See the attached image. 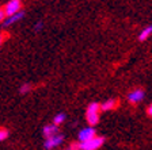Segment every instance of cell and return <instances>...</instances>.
<instances>
[{
	"mask_svg": "<svg viewBox=\"0 0 152 150\" xmlns=\"http://www.w3.org/2000/svg\"><path fill=\"white\" fill-rule=\"evenodd\" d=\"M95 137H96V133H95L94 127H83L79 131V134H77V139H79L80 143L90 141V139H92Z\"/></svg>",
	"mask_w": 152,
	"mask_h": 150,
	"instance_id": "obj_4",
	"label": "cell"
},
{
	"mask_svg": "<svg viewBox=\"0 0 152 150\" xmlns=\"http://www.w3.org/2000/svg\"><path fill=\"white\" fill-rule=\"evenodd\" d=\"M42 28H44V22H42V20H39V22L35 23V26H34V30H35V31H41Z\"/></svg>",
	"mask_w": 152,
	"mask_h": 150,
	"instance_id": "obj_14",
	"label": "cell"
},
{
	"mask_svg": "<svg viewBox=\"0 0 152 150\" xmlns=\"http://www.w3.org/2000/svg\"><path fill=\"white\" fill-rule=\"evenodd\" d=\"M144 99V91L140 89V88H136V89H133L128 93V100H129L132 104H137L140 103L141 100Z\"/></svg>",
	"mask_w": 152,
	"mask_h": 150,
	"instance_id": "obj_6",
	"label": "cell"
},
{
	"mask_svg": "<svg viewBox=\"0 0 152 150\" xmlns=\"http://www.w3.org/2000/svg\"><path fill=\"white\" fill-rule=\"evenodd\" d=\"M42 134H44V137L46 138H52V137H54V135H57L58 134V127H57L56 125H46L44 128H42Z\"/></svg>",
	"mask_w": 152,
	"mask_h": 150,
	"instance_id": "obj_7",
	"label": "cell"
},
{
	"mask_svg": "<svg viewBox=\"0 0 152 150\" xmlns=\"http://www.w3.org/2000/svg\"><path fill=\"white\" fill-rule=\"evenodd\" d=\"M4 39H6V34H1V33H0V46L3 45Z\"/></svg>",
	"mask_w": 152,
	"mask_h": 150,
	"instance_id": "obj_16",
	"label": "cell"
},
{
	"mask_svg": "<svg viewBox=\"0 0 152 150\" xmlns=\"http://www.w3.org/2000/svg\"><path fill=\"white\" fill-rule=\"evenodd\" d=\"M101 104L98 103H91L87 107V111H86V119H87V123L91 126L98 125L99 122V112H101Z\"/></svg>",
	"mask_w": 152,
	"mask_h": 150,
	"instance_id": "obj_1",
	"label": "cell"
},
{
	"mask_svg": "<svg viewBox=\"0 0 152 150\" xmlns=\"http://www.w3.org/2000/svg\"><path fill=\"white\" fill-rule=\"evenodd\" d=\"M152 35V26H147V27H144L140 31V34H139V41H141V42H144V41H147L149 37Z\"/></svg>",
	"mask_w": 152,
	"mask_h": 150,
	"instance_id": "obj_10",
	"label": "cell"
},
{
	"mask_svg": "<svg viewBox=\"0 0 152 150\" xmlns=\"http://www.w3.org/2000/svg\"><path fill=\"white\" fill-rule=\"evenodd\" d=\"M117 106H118L117 100L115 99H109V100H106V101H103V103L101 104V109L102 111H110V109H114Z\"/></svg>",
	"mask_w": 152,
	"mask_h": 150,
	"instance_id": "obj_9",
	"label": "cell"
},
{
	"mask_svg": "<svg viewBox=\"0 0 152 150\" xmlns=\"http://www.w3.org/2000/svg\"><path fill=\"white\" fill-rule=\"evenodd\" d=\"M103 143H104V138L96 135V137L92 138V139H90V141L79 143L77 147H79V150H98L103 146Z\"/></svg>",
	"mask_w": 152,
	"mask_h": 150,
	"instance_id": "obj_2",
	"label": "cell"
},
{
	"mask_svg": "<svg viewBox=\"0 0 152 150\" xmlns=\"http://www.w3.org/2000/svg\"><path fill=\"white\" fill-rule=\"evenodd\" d=\"M30 91H31V85L27 84V83H26V84H22V85H20V88H19V92H20L22 95L28 93Z\"/></svg>",
	"mask_w": 152,
	"mask_h": 150,
	"instance_id": "obj_12",
	"label": "cell"
},
{
	"mask_svg": "<svg viewBox=\"0 0 152 150\" xmlns=\"http://www.w3.org/2000/svg\"><path fill=\"white\" fill-rule=\"evenodd\" d=\"M7 138H8V130L7 128H0V142L6 141Z\"/></svg>",
	"mask_w": 152,
	"mask_h": 150,
	"instance_id": "obj_13",
	"label": "cell"
},
{
	"mask_svg": "<svg viewBox=\"0 0 152 150\" xmlns=\"http://www.w3.org/2000/svg\"><path fill=\"white\" fill-rule=\"evenodd\" d=\"M23 16H25V12H23V11H20V12L15 14V15H12V16H8V18L4 20V26H11V25H14V23L19 22L20 19H23Z\"/></svg>",
	"mask_w": 152,
	"mask_h": 150,
	"instance_id": "obj_8",
	"label": "cell"
},
{
	"mask_svg": "<svg viewBox=\"0 0 152 150\" xmlns=\"http://www.w3.org/2000/svg\"><path fill=\"white\" fill-rule=\"evenodd\" d=\"M3 20H6V12H4L3 7H0V22H3Z\"/></svg>",
	"mask_w": 152,
	"mask_h": 150,
	"instance_id": "obj_15",
	"label": "cell"
},
{
	"mask_svg": "<svg viewBox=\"0 0 152 150\" xmlns=\"http://www.w3.org/2000/svg\"><path fill=\"white\" fill-rule=\"evenodd\" d=\"M3 8H4V12H6L7 18L12 16L22 11V1H19V0H10L8 3H6V6Z\"/></svg>",
	"mask_w": 152,
	"mask_h": 150,
	"instance_id": "obj_3",
	"label": "cell"
},
{
	"mask_svg": "<svg viewBox=\"0 0 152 150\" xmlns=\"http://www.w3.org/2000/svg\"><path fill=\"white\" fill-rule=\"evenodd\" d=\"M64 120H65V114L60 112V114H57V115L53 118V125L60 126L61 123H64Z\"/></svg>",
	"mask_w": 152,
	"mask_h": 150,
	"instance_id": "obj_11",
	"label": "cell"
},
{
	"mask_svg": "<svg viewBox=\"0 0 152 150\" xmlns=\"http://www.w3.org/2000/svg\"><path fill=\"white\" fill-rule=\"evenodd\" d=\"M147 112H148V115H151V116H152V104L148 107V108H147Z\"/></svg>",
	"mask_w": 152,
	"mask_h": 150,
	"instance_id": "obj_17",
	"label": "cell"
},
{
	"mask_svg": "<svg viewBox=\"0 0 152 150\" xmlns=\"http://www.w3.org/2000/svg\"><path fill=\"white\" fill-rule=\"evenodd\" d=\"M63 141H64V135L57 134V135H54V137H52V138L45 139L44 146H45V149L46 150H53V149H56V147L60 146V145L63 143Z\"/></svg>",
	"mask_w": 152,
	"mask_h": 150,
	"instance_id": "obj_5",
	"label": "cell"
}]
</instances>
